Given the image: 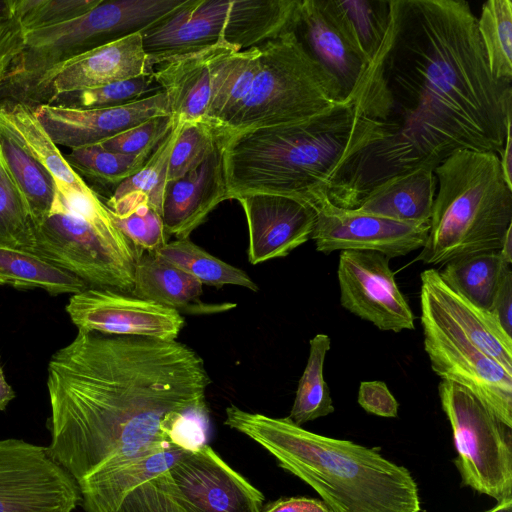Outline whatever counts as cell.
<instances>
[{"mask_svg": "<svg viewBox=\"0 0 512 512\" xmlns=\"http://www.w3.org/2000/svg\"><path fill=\"white\" fill-rule=\"evenodd\" d=\"M183 121L176 117L171 130L153 150L144 165L115 187L105 203L112 213L122 216L140 205H148L162 214L169 157Z\"/></svg>", "mask_w": 512, "mask_h": 512, "instance_id": "4316f807", "label": "cell"}, {"mask_svg": "<svg viewBox=\"0 0 512 512\" xmlns=\"http://www.w3.org/2000/svg\"><path fill=\"white\" fill-rule=\"evenodd\" d=\"M0 246L33 253L34 225L28 207L0 160Z\"/></svg>", "mask_w": 512, "mask_h": 512, "instance_id": "74e56055", "label": "cell"}, {"mask_svg": "<svg viewBox=\"0 0 512 512\" xmlns=\"http://www.w3.org/2000/svg\"><path fill=\"white\" fill-rule=\"evenodd\" d=\"M224 424L258 443L308 484L333 512H420L418 485L404 466L349 440L305 430L230 405Z\"/></svg>", "mask_w": 512, "mask_h": 512, "instance_id": "3957f363", "label": "cell"}, {"mask_svg": "<svg viewBox=\"0 0 512 512\" xmlns=\"http://www.w3.org/2000/svg\"><path fill=\"white\" fill-rule=\"evenodd\" d=\"M101 0H13V18L24 32L75 19Z\"/></svg>", "mask_w": 512, "mask_h": 512, "instance_id": "60d3db41", "label": "cell"}, {"mask_svg": "<svg viewBox=\"0 0 512 512\" xmlns=\"http://www.w3.org/2000/svg\"><path fill=\"white\" fill-rule=\"evenodd\" d=\"M316 221L311 239L316 250L324 254L333 251H374L394 257L421 249L426 241L429 222L409 223L345 209L333 205L327 195L311 203Z\"/></svg>", "mask_w": 512, "mask_h": 512, "instance_id": "5bb4252c", "label": "cell"}, {"mask_svg": "<svg viewBox=\"0 0 512 512\" xmlns=\"http://www.w3.org/2000/svg\"><path fill=\"white\" fill-rule=\"evenodd\" d=\"M260 512H333L322 500L307 497H283L270 502Z\"/></svg>", "mask_w": 512, "mask_h": 512, "instance_id": "7dc6e473", "label": "cell"}, {"mask_svg": "<svg viewBox=\"0 0 512 512\" xmlns=\"http://www.w3.org/2000/svg\"><path fill=\"white\" fill-rule=\"evenodd\" d=\"M437 178L431 168L394 176L373 188L355 209L409 223L430 222Z\"/></svg>", "mask_w": 512, "mask_h": 512, "instance_id": "484cf974", "label": "cell"}, {"mask_svg": "<svg viewBox=\"0 0 512 512\" xmlns=\"http://www.w3.org/2000/svg\"><path fill=\"white\" fill-rule=\"evenodd\" d=\"M420 311L424 350L433 372L472 392L512 427V374L454 327L421 289Z\"/></svg>", "mask_w": 512, "mask_h": 512, "instance_id": "8fae6325", "label": "cell"}, {"mask_svg": "<svg viewBox=\"0 0 512 512\" xmlns=\"http://www.w3.org/2000/svg\"><path fill=\"white\" fill-rule=\"evenodd\" d=\"M47 371L46 448L77 484L171 446L206 444L212 380L184 343L78 330Z\"/></svg>", "mask_w": 512, "mask_h": 512, "instance_id": "7a4b0ae2", "label": "cell"}, {"mask_svg": "<svg viewBox=\"0 0 512 512\" xmlns=\"http://www.w3.org/2000/svg\"><path fill=\"white\" fill-rule=\"evenodd\" d=\"M230 50L235 49L217 44L170 58L153 70L152 78L166 94L172 116L206 122L216 71Z\"/></svg>", "mask_w": 512, "mask_h": 512, "instance_id": "603a6c76", "label": "cell"}, {"mask_svg": "<svg viewBox=\"0 0 512 512\" xmlns=\"http://www.w3.org/2000/svg\"><path fill=\"white\" fill-rule=\"evenodd\" d=\"M511 124L507 128L504 147L500 152V166L504 179L509 187L512 188V135Z\"/></svg>", "mask_w": 512, "mask_h": 512, "instance_id": "c3c4849f", "label": "cell"}, {"mask_svg": "<svg viewBox=\"0 0 512 512\" xmlns=\"http://www.w3.org/2000/svg\"><path fill=\"white\" fill-rule=\"evenodd\" d=\"M235 200L246 215L251 264L285 257L312 237L316 212L303 200L269 193L245 194Z\"/></svg>", "mask_w": 512, "mask_h": 512, "instance_id": "ffe728a7", "label": "cell"}, {"mask_svg": "<svg viewBox=\"0 0 512 512\" xmlns=\"http://www.w3.org/2000/svg\"><path fill=\"white\" fill-rule=\"evenodd\" d=\"M169 471L201 512H260L263 507V493L207 444L187 450Z\"/></svg>", "mask_w": 512, "mask_h": 512, "instance_id": "ac0fdd59", "label": "cell"}, {"mask_svg": "<svg viewBox=\"0 0 512 512\" xmlns=\"http://www.w3.org/2000/svg\"><path fill=\"white\" fill-rule=\"evenodd\" d=\"M308 360L298 382L295 400L288 416L295 424H303L334 412L329 387L323 376L324 362L331 340L319 333L309 342Z\"/></svg>", "mask_w": 512, "mask_h": 512, "instance_id": "e575fe53", "label": "cell"}, {"mask_svg": "<svg viewBox=\"0 0 512 512\" xmlns=\"http://www.w3.org/2000/svg\"><path fill=\"white\" fill-rule=\"evenodd\" d=\"M420 279V289L429 295L443 316L512 374V336L504 331L497 317L450 289L437 269L424 270Z\"/></svg>", "mask_w": 512, "mask_h": 512, "instance_id": "cb8c5ba5", "label": "cell"}, {"mask_svg": "<svg viewBox=\"0 0 512 512\" xmlns=\"http://www.w3.org/2000/svg\"><path fill=\"white\" fill-rule=\"evenodd\" d=\"M438 394L462 484L497 502L512 499V427L461 385L441 381Z\"/></svg>", "mask_w": 512, "mask_h": 512, "instance_id": "30bf717a", "label": "cell"}, {"mask_svg": "<svg viewBox=\"0 0 512 512\" xmlns=\"http://www.w3.org/2000/svg\"><path fill=\"white\" fill-rule=\"evenodd\" d=\"M371 131L352 101L300 122L223 137L227 200L269 193L310 204L328 196L343 165L367 145Z\"/></svg>", "mask_w": 512, "mask_h": 512, "instance_id": "277c9868", "label": "cell"}, {"mask_svg": "<svg viewBox=\"0 0 512 512\" xmlns=\"http://www.w3.org/2000/svg\"><path fill=\"white\" fill-rule=\"evenodd\" d=\"M81 502L78 484L46 447L0 440V512H72Z\"/></svg>", "mask_w": 512, "mask_h": 512, "instance_id": "4fadbf2b", "label": "cell"}, {"mask_svg": "<svg viewBox=\"0 0 512 512\" xmlns=\"http://www.w3.org/2000/svg\"><path fill=\"white\" fill-rule=\"evenodd\" d=\"M171 446L133 459L78 484L85 512H201L169 468L186 452Z\"/></svg>", "mask_w": 512, "mask_h": 512, "instance_id": "7c38bea8", "label": "cell"}, {"mask_svg": "<svg viewBox=\"0 0 512 512\" xmlns=\"http://www.w3.org/2000/svg\"><path fill=\"white\" fill-rule=\"evenodd\" d=\"M477 29L492 75L512 82V2L486 1Z\"/></svg>", "mask_w": 512, "mask_h": 512, "instance_id": "d590c367", "label": "cell"}, {"mask_svg": "<svg viewBox=\"0 0 512 512\" xmlns=\"http://www.w3.org/2000/svg\"><path fill=\"white\" fill-rule=\"evenodd\" d=\"M33 253L89 288L132 293L138 253L92 189L55 187L49 214L34 225Z\"/></svg>", "mask_w": 512, "mask_h": 512, "instance_id": "52a82bcc", "label": "cell"}, {"mask_svg": "<svg viewBox=\"0 0 512 512\" xmlns=\"http://www.w3.org/2000/svg\"><path fill=\"white\" fill-rule=\"evenodd\" d=\"M153 82L152 76H138L93 89L64 93L53 98L48 105L80 109L119 107L143 98L152 90Z\"/></svg>", "mask_w": 512, "mask_h": 512, "instance_id": "ab89813d", "label": "cell"}, {"mask_svg": "<svg viewBox=\"0 0 512 512\" xmlns=\"http://www.w3.org/2000/svg\"><path fill=\"white\" fill-rule=\"evenodd\" d=\"M66 312L81 331L176 340L184 327L171 308L109 289L87 288L70 297Z\"/></svg>", "mask_w": 512, "mask_h": 512, "instance_id": "2e32d148", "label": "cell"}, {"mask_svg": "<svg viewBox=\"0 0 512 512\" xmlns=\"http://www.w3.org/2000/svg\"><path fill=\"white\" fill-rule=\"evenodd\" d=\"M225 200L227 185L219 141L198 167L166 184L161 215L167 236L189 238L209 213Z\"/></svg>", "mask_w": 512, "mask_h": 512, "instance_id": "7402d4cb", "label": "cell"}, {"mask_svg": "<svg viewBox=\"0 0 512 512\" xmlns=\"http://www.w3.org/2000/svg\"><path fill=\"white\" fill-rule=\"evenodd\" d=\"M0 160L26 202L33 225L50 212L55 181L0 119Z\"/></svg>", "mask_w": 512, "mask_h": 512, "instance_id": "f1b7e54d", "label": "cell"}, {"mask_svg": "<svg viewBox=\"0 0 512 512\" xmlns=\"http://www.w3.org/2000/svg\"><path fill=\"white\" fill-rule=\"evenodd\" d=\"M203 284L155 252H142L136 260L131 295L187 314H213L231 310L235 303H203Z\"/></svg>", "mask_w": 512, "mask_h": 512, "instance_id": "d4e9b609", "label": "cell"}, {"mask_svg": "<svg viewBox=\"0 0 512 512\" xmlns=\"http://www.w3.org/2000/svg\"><path fill=\"white\" fill-rule=\"evenodd\" d=\"M186 2L101 0L75 19L24 32L23 47L1 87L0 103H21L34 108L39 94L67 62L105 44L143 32Z\"/></svg>", "mask_w": 512, "mask_h": 512, "instance_id": "8992f818", "label": "cell"}, {"mask_svg": "<svg viewBox=\"0 0 512 512\" xmlns=\"http://www.w3.org/2000/svg\"><path fill=\"white\" fill-rule=\"evenodd\" d=\"M299 0H187L141 32L150 66L217 44L243 51L292 31Z\"/></svg>", "mask_w": 512, "mask_h": 512, "instance_id": "9c48e42d", "label": "cell"}, {"mask_svg": "<svg viewBox=\"0 0 512 512\" xmlns=\"http://www.w3.org/2000/svg\"><path fill=\"white\" fill-rule=\"evenodd\" d=\"M155 253L203 285L217 288L236 285L258 291V286L246 272L213 256L189 238L168 242Z\"/></svg>", "mask_w": 512, "mask_h": 512, "instance_id": "d6a6232c", "label": "cell"}, {"mask_svg": "<svg viewBox=\"0 0 512 512\" xmlns=\"http://www.w3.org/2000/svg\"><path fill=\"white\" fill-rule=\"evenodd\" d=\"M344 32L370 61L378 52L389 24V0H329Z\"/></svg>", "mask_w": 512, "mask_h": 512, "instance_id": "836d02e7", "label": "cell"}, {"mask_svg": "<svg viewBox=\"0 0 512 512\" xmlns=\"http://www.w3.org/2000/svg\"><path fill=\"white\" fill-rule=\"evenodd\" d=\"M485 512H512V499H507L497 504Z\"/></svg>", "mask_w": 512, "mask_h": 512, "instance_id": "f5cc1de1", "label": "cell"}, {"mask_svg": "<svg viewBox=\"0 0 512 512\" xmlns=\"http://www.w3.org/2000/svg\"><path fill=\"white\" fill-rule=\"evenodd\" d=\"M499 253L506 263H512V226L506 232Z\"/></svg>", "mask_w": 512, "mask_h": 512, "instance_id": "f907efd6", "label": "cell"}, {"mask_svg": "<svg viewBox=\"0 0 512 512\" xmlns=\"http://www.w3.org/2000/svg\"><path fill=\"white\" fill-rule=\"evenodd\" d=\"M13 17V0H0V20Z\"/></svg>", "mask_w": 512, "mask_h": 512, "instance_id": "816d5d0a", "label": "cell"}, {"mask_svg": "<svg viewBox=\"0 0 512 512\" xmlns=\"http://www.w3.org/2000/svg\"><path fill=\"white\" fill-rule=\"evenodd\" d=\"M258 46L243 51L230 50L217 68L206 122L219 133L236 114L250 90L258 67Z\"/></svg>", "mask_w": 512, "mask_h": 512, "instance_id": "4dcf8cb0", "label": "cell"}, {"mask_svg": "<svg viewBox=\"0 0 512 512\" xmlns=\"http://www.w3.org/2000/svg\"><path fill=\"white\" fill-rule=\"evenodd\" d=\"M292 32L309 57L336 82L343 101H353L369 61L344 32L329 0H299Z\"/></svg>", "mask_w": 512, "mask_h": 512, "instance_id": "d6986e66", "label": "cell"}, {"mask_svg": "<svg viewBox=\"0 0 512 512\" xmlns=\"http://www.w3.org/2000/svg\"><path fill=\"white\" fill-rule=\"evenodd\" d=\"M219 131L204 121H183L172 148L167 183L198 167L220 141Z\"/></svg>", "mask_w": 512, "mask_h": 512, "instance_id": "f35d334b", "label": "cell"}, {"mask_svg": "<svg viewBox=\"0 0 512 512\" xmlns=\"http://www.w3.org/2000/svg\"><path fill=\"white\" fill-rule=\"evenodd\" d=\"M108 208V207H107ZM110 215L125 238L138 253L157 252L168 243L162 216L148 205H140L131 212L119 216Z\"/></svg>", "mask_w": 512, "mask_h": 512, "instance_id": "b9f144b4", "label": "cell"}, {"mask_svg": "<svg viewBox=\"0 0 512 512\" xmlns=\"http://www.w3.org/2000/svg\"><path fill=\"white\" fill-rule=\"evenodd\" d=\"M434 173L439 190L416 260L444 265L463 256L498 251L512 226V188L504 179L499 156L458 150Z\"/></svg>", "mask_w": 512, "mask_h": 512, "instance_id": "5b68a950", "label": "cell"}, {"mask_svg": "<svg viewBox=\"0 0 512 512\" xmlns=\"http://www.w3.org/2000/svg\"><path fill=\"white\" fill-rule=\"evenodd\" d=\"M258 48L250 90L221 131L222 138L300 122L345 103L336 82L309 57L292 31Z\"/></svg>", "mask_w": 512, "mask_h": 512, "instance_id": "ba28073f", "label": "cell"}, {"mask_svg": "<svg viewBox=\"0 0 512 512\" xmlns=\"http://www.w3.org/2000/svg\"><path fill=\"white\" fill-rule=\"evenodd\" d=\"M0 286L40 288L53 296L74 295L89 288L82 279L38 255L5 246H0Z\"/></svg>", "mask_w": 512, "mask_h": 512, "instance_id": "f546056e", "label": "cell"}, {"mask_svg": "<svg viewBox=\"0 0 512 512\" xmlns=\"http://www.w3.org/2000/svg\"><path fill=\"white\" fill-rule=\"evenodd\" d=\"M491 312L497 317L504 331L512 336V270L510 264L503 269Z\"/></svg>", "mask_w": 512, "mask_h": 512, "instance_id": "bcb514c9", "label": "cell"}, {"mask_svg": "<svg viewBox=\"0 0 512 512\" xmlns=\"http://www.w3.org/2000/svg\"><path fill=\"white\" fill-rule=\"evenodd\" d=\"M337 278L342 307L382 331L415 328V316L390 268V258L374 251L343 250Z\"/></svg>", "mask_w": 512, "mask_h": 512, "instance_id": "9a60e30c", "label": "cell"}, {"mask_svg": "<svg viewBox=\"0 0 512 512\" xmlns=\"http://www.w3.org/2000/svg\"><path fill=\"white\" fill-rule=\"evenodd\" d=\"M140 32L95 48L63 65L39 94L34 108L58 95L97 88L112 82L152 76Z\"/></svg>", "mask_w": 512, "mask_h": 512, "instance_id": "44dd1931", "label": "cell"}, {"mask_svg": "<svg viewBox=\"0 0 512 512\" xmlns=\"http://www.w3.org/2000/svg\"><path fill=\"white\" fill-rule=\"evenodd\" d=\"M64 157L82 179L115 186L136 173L148 159L113 152L99 144L71 149Z\"/></svg>", "mask_w": 512, "mask_h": 512, "instance_id": "8d00e7d4", "label": "cell"}, {"mask_svg": "<svg viewBox=\"0 0 512 512\" xmlns=\"http://www.w3.org/2000/svg\"><path fill=\"white\" fill-rule=\"evenodd\" d=\"M357 400L370 414L385 418H395L398 415L399 404L383 381H362Z\"/></svg>", "mask_w": 512, "mask_h": 512, "instance_id": "ee69618b", "label": "cell"}, {"mask_svg": "<svg viewBox=\"0 0 512 512\" xmlns=\"http://www.w3.org/2000/svg\"><path fill=\"white\" fill-rule=\"evenodd\" d=\"M24 30L15 18L0 20V91L8 70L20 53Z\"/></svg>", "mask_w": 512, "mask_h": 512, "instance_id": "f6af8a7d", "label": "cell"}, {"mask_svg": "<svg viewBox=\"0 0 512 512\" xmlns=\"http://www.w3.org/2000/svg\"><path fill=\"white\" fill-rule=\"evenodd\" d=\"M353 104L372 133L329 192L345 209L458 150L500 154L512 124V82L492 75L467 1L389 0L386 35Z\"/></svg>", "mask_w": 512, "mask_h": 512, "instance_id": "6da1fadb", "label": "cell"}, {"mask_svg": "<svg viewBox=\"0 0 512 512\" xmlns=\"http://www.w3.org/2000/svg\"><path fill=\"white\" fill-rule=\"evenodd\" d=\"M507 264L499 250L486 251L451 260L438 272L454 292L474 305L491 311L503 269Z\"/></svg>", "mask_w": 512, "mask_h": 512, "instance_id": "1f68e13d", "label": "cell"}, {"mask_svg": "<svg viewBox=\"0 0 512 512\" xmlns=\"http://www.w3.org/2000/svg\"><path fill=\"white\" fill-rule=\"evenodd\" d=\"M34 110L55 144L70 150L99 144L150 118L172 116L161 90L119 107L80 109L45 104Z\"/></svg>", "mask_w": 512, "mask_h": 512, "instance_id": "e0dca14e", "label": "cell"}, {"mask_svg": "<svg viewBox=\"0 0 512 512\" xmlns=\"http://www.w3.org/2000/svg\"><path fill=\"white\" fill-rule=\"evenodd\" d=\"M0 119L31 155L52 175L56 187L86 190L90 186L70 167L64 154L39 122L34 108L0 103Z\"/></svg>", "mask_w": 512, "mask_h": 512, "instance_id": "83f0119b", "label": "cell"}, {"mask_svg": "<svg viewBox=\"0 0 512 512\" xmlns=\"http://www.w3.org/2000/svg\"><path fill=\"white\" fill-rule=\"evenodd\" d=\"M175 116L150 118L99 143L103 148L126 155L149 157L171 130Z\"/></svg>", "mask_w": 512, "mask_h": 512, "instance_id": "7bdbcfd3", "label": "cell"}, {"mask_svg": "<svg viewBox=\"0 0 512 512\" xmlns=\"http://www.w3.org/2000/svg\"><path fill=\"white\" fill-rule=\"evenodd\" d=\"M16 397V393L7 382L0 362V411H4L7 405Z\"/></svg>", "mask_w": 512, "mask_h": 512, "instance_id": "681fc988", "label": "cell"}]
</instances>
